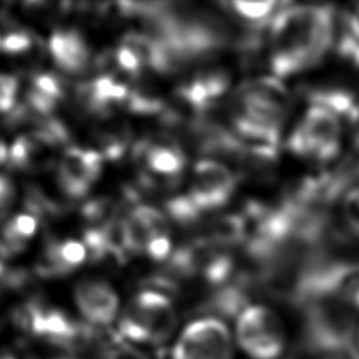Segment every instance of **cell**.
Wrapping results in <instances>:
<instances>
[{"label": "cell", "instance_id": "obj_1", "mask_svg": "<svg viewBox=\"0 0 359 359\" xmlns=\"http://www.w3.org/2000/svg\"><path fill=\"white\" fill-rule=\"evenodd\" d=\"M334 39V11L328 6H293L271 21V67L286 77L316 65Z\"/></svg>", "mask_w": 359, "mask_h": 359}, {"label": "cell", "instance_id": "obj_2", "mask_svg": "<svg viewBox=\"0 0 359 359\" xmlns=\"http://www.w3.org/2000/svg\"><path fill=\"white\" fill-rule=\"evenodd\" d=\"M175 327L177 313L168 296L156 290H143L123 310L118 334L125 341L158 345L172 335Z\"/></svg>", "mask_w": 359, "mask_h": 359}, {"label": "cell", "instance_id": "obj_3", "mask_svg": "<svg viewBox=\"0 0 359 359\" xmlns=\"http://www.w3.org/2000/svg\"><path fill=\"white\" fill-rule=\"evenodd\" d=\"M236 341L251 359H278L286 348L285 327L275 311L251 304L237 317Z\"/></svg>", "mask_w": 359, "mask_h": 359}, {"label": "cell", "instance_id": "obj_4", "mask_svg": "<svg viewBox=\"0 0 359 359\" xmlns=\"http://www.w3.org/2000/svg\"><path fill=\"white\" fill-rule=\"evenodd\" d=\"M339 119L327 109L311 105L289 137V149L302 157L320 161L335 157L339 151Z\"/></svg>", "mask_w": 359, "mask_h": 359}, {"label": "cell", "instance_id": "obj_5", "mask_svg": "<svg viewBox=\"0 0 359 359\" xmlns=\"http://www.w3.org/2000/svg\"><path fill=\"white\" fill-rule=\"evenodd\" d=\"M172 359H231L233 341L227 325L217 317L189 323L175 341Z\"/></svg>", "mask_w": 359, "mask_h": 359}, {"label": "cell", "instance_id": "obj_6", "mask_svg": "<svg viewBox=\"0 0 359 359\" xmlns=\"http://www.w3.org/2000/svg\"><path fill=\"white\" fill-rule=\"evenodd\" d=\"M104 158L97 150L66 147L57 164V178L62 189L73 199L83 198L102 171Z\"/></svg>", "mask_w": 359, "mask_h": 359}, {"label": "cell", "instance_id": "obj_7", "mask_svg": "<svg viewBox=\"0 0 359 359\" xmlns=\"http://www.w3.org/2000/svg\"><path fill=\"white\" fill-rule=\"evenodd\" d=\"M236 188V178L231 171L215 160H201L195 164L189 196L203 210L223 206Z\"/></svg>", "mask_w": 359, "mask_h": 359}, {"label": "cell", "instance_id": "obj_8", "mask_svg": "<svg viewBox=\"0 0 359 359\" xmlns=\"http://www.w3.org/2000/svg\"><path fill=\"white\" fill-rule=\"evenodd\" d=\"M74 300L86 323L94 327H109L119 307L116 292L101 279H86L77 283Z\"/></svg>", "mask_w": 359, "mask_h": 359}, {"label": "cell", "instance_id": "obj_9", "mask_svg": "<svg viewBox=\"0 0 359 359\" xmlns=\"http://www.w3.org/2000/svg\"><path fill=\"white\" fill-rule=\"evenodd\" d=\"M53 62L67 73H80L90 65V49L83 36L73 29H57L48 41Z\"/></svg>", "mask_w": 359, "mask_h": 359}, {"label": "cell", "instance_id": "obj_10", "mask_svg": "<svg viewBox=\"0 0 359 359\" xmlns=\"http://www.w3.org/2000/svg\"><path fill=\"white\" fill-rule=\"evenodd\" d=\"M55 147L34 133H24L15 137L8 147L7 163L18 170H48L53 164Z\"/></svg>", "mask_w": 359, "mask_h": 359}, {"label": "cell", "instance_id": "obj_11", "mask_svg": "<svg viewBox=\"0 0 359 359\" xmlns=\"http://www.w3.org/2000/svg\"><path fill=\"white\" fill-rule=\"evenodd\" d=\"M311 105L321 107L335 115L338 119L346 122L359 121V102L348 90L323 88L310 93Z\"/></svg>", "mask_w": 359, "mask_h": 359}, {"label": "cell", "instance_id": "obj_12", "mask_svg": "<svg viewBox=\"0 0 359 359\" xmlns=\"http://www.w3.org/2000/svg\"><path fill=\"white\" fill-rule=\"evenodd\" d=\"M212 244L216 247H230L247 238V222L244 216L233 213L217 217L210 224Z\"/></svg>", "mask_w": 359, "mask_h": 359}, {"label": "cell", "instance_id": "obj_13", "mask_svg": "<svg viewBox=\"0 0 359 359\" xmlns=\"http://www.w3.org/2000/svg\"><path fill=\"white\" fill-rule=\"evenodd\" d=\"M95 139L100 147L97 151L104 160H118L125 154L130 144L132 133L126 125L116 123L114 126L98 129L95 132Z\"/></svg>", "mask_w": 359, "mask_h": 359}, {"label": "cell", "instance_id": "obj_14", "mask_svg": "<svg viewBox=\"0 0 359 359\" xmlns=\"http://www.w3.org/2000/svg\"><path fill=\"white\" fill-rule=\"evenodd\" d=\"M276 1H231L229 3L230 11L234 13L240 20L248 22L254 27H261V24L272 21L276 15L278 8Z\"/></svg>", "mask_w": 359, "mask_h": 359}, {"label": "cell", "instance_id": "obj_15", "mask_svg": "<svg viewBox=\"0 0 359 359\" xmlns=\"http://www.w3.org/2000/svg\"><path fill=\"white\" fill-rule=\"evenodd\" d=\"M244 88L283 111H286L289 107V93L278 77H259L254 81L247 83Z\"/></svg>", "mask_w": 359, "mask_h": 359}, {"label": "cell", "instance_id": "obj_16", "mask_svg": "<svg viewBox=\"0 0 359 359\" xmlns=\"http://www.w3.org/2000/svg\"><path fill=\"white\" fill-rule=\"evenodd\" d=\"M125 105L133 114L142 115L158 114L164 108V102L160 95L147 84H137L132 87Z\"/></svg>", "mask_w": 359, "mask_h": 359}, {"label": "cell", "instance_id": "obj_17", "mask_svg": "<svg viewBox=\"0 0 359 359\" xmlns=\"http://www.w3.org/2000/svg\"><path fill=\"white\" fill-rule=\"evenodd\" d=\"M167 213L180 226L195 224L202 213L189 195H180L165 203Z\"/></svg>", "mask_w": 359, "mask_h": 359}, {"label": "cell", "instance_id": "obj_18", "mask_svg": "<svg viewBox=\"0 0 359 359\" xmlns=\"http://www.w3.org/2000/svg\"><path fill=\"white\" fill-rule=\"evenodd\" d=\"M31 88L56 100L60 101L65 95V87L63 81L50 73H38L32 77L31 81Z\"/></svg>", "mask_w": 359, "mask_h": 359}, {"label": "cell", "instance_id": "obj_19", "mask_svg": "<svg viewBox=\"0 0 359 359\" xmlns=\"http://www.w3.org/2000/svg\"><path fill=\"white\" fill-rule=\"evenodd\" d=\"M114 55V63L125 73L130 74V76H137L142 69L144 67L140 57L136 55V52L133 49H130L128 45L125 43H119L118 48L112 52Z\"/></svg>", "mask_w": 359, "mask_h": 359}, {"label": "cell", "instance_id": "obj_20", "mask_svg": "<svg viewBox=\"0 0 359 359\" xmlns=\"http://www.w3.org/2000/svg\"><path fill=\"white\" fill-rule=\"evenodd\" d=\"M102 359H150L143 351L135 348L121 335L102 352Z\"/></svg>", "mask_w": 359, "mask_h": 359}, {"label": "cell", "instance_id": "obj_21", "mask_svg": "<svg viewBox=\"0 0 359 359\" xmlns=\"http://www.w3.org/2000/svg\"><path fill=\"white\" fill-rule=\"evenodd\" d=\"M18 81L11 74L0 73V112H11L15 108Z\"/></svg>", "mask_w": 359, "mask_h": 359}, {"label": "cell", "instance_id": "obj_22", "mask_svg": "<svg viewBox=\"0 0 359 359\" xmlns=\"http://www.w3.org/2000/svg\"><path fill=\"white\" fill-rule=\"evenodd\" d=\"M144 251L147 255L156 261H163L171 257V240L168 234L154 236L149 240Z\"/></svg>", "mask_w": 359, "mask_h": 359}, {"label": "cell", "instance_id": "obj_23", "mask_svg": "<svg viewBox=\"0 0 359 359\" xmlns=\"http://www.w3.org/2000/svg\"><path fill=\"white\" fill-rule=\"evenodd\" d=\"M310 353L313 355V359H359V351L353 346V344L324 351H310Z\"/></svg>", "mask_w": 359, "mask_h": 359}, {"label": "cell", "instance_id": "obj_24", "mask_svg": "<svg viewBox=\"0 0 359 359\" xmlns=\"http://www.w3.org/2000/svg\"><path fill=\"white\" fill-rule=\"evenodd\" d=\"M14 198V187L6 177L0 175V210L7 208Z\"/></svg>", "mask_w": 359, "mask_h": 359}, {"label": "cell", "instance_id": "obj_25", "mask_svg": "<svg viewBox=\"0 0 359 359\" xmlns=\"http://www.w3.org/2000/svg\"><path fill=\"white\" fill-rule=\"evenodd\" d=\"M7 160H8V147L0 139V164L7 163Z\"/></svg>", "mask_w": 359, "mask_h": 359}, {"label": "cell", "instance_id": "obj_26", "mask_svg": "<svg viewBox=\"0 0 359 359\" xmlns=\"http://www.w3.org/2000/svg\"><path fill=\"white\" fill-rule=\"evenodd\" d=\"M349 59L352 60V63H353L356 67H359V48H356V49L353 50V53L349 56Z\"/></svg>", "mask_w": 359, "mask_h": 359}, {"label": "cell", "instance_id": "obj_27", "mask_svg": "<svg viewBox=\"0 0 359 359\" xmlns=\"http://www.w3.org/2000/svg\"><path fill=\"white\" fill-rule=\"evenodd\" d=\"M0 359H14V358L10 355H0Z\"/></svg>", "mask_w": 359, "mask_h": 359}, {"label": "cell", "instance_id": "obj_28", "mask_svg": "<svg viewBox=\"0 0 359 359\" xmlns=\"http://www.w3.org/2000/svg\"><path fill=\"white\" fill-rule=\"evenodd\" d=\"M356 146H358V147H359V135H358V136H356Z\"/></svg>", "mask_w": 359, "mask_h": 359}]
</instances>
